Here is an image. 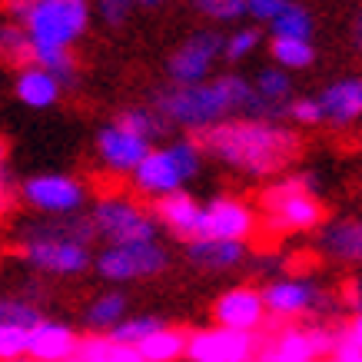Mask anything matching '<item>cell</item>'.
I'll return each instance as SVG.
<instances>
[{"instance_id":"74e56055","label":"cell","mask_w":362,"mask_h":362,"mask_svg":"<svg viewBox=\"0 0 362 362\" xmlns=\"http://www.w3.org/2000/svg\"><path fill=\"white\" fill-rule=\"evenodd\" d=\"M289 7V0H246V21L252 27H269V23L279 17V13Z\"/></svg>"},{"instance_id":"d6a6232c","label":"cell","mask_w":362,"mask_h":362,"mask_svg":"<svg viewBox=\"0 0 362 362\" xmlns=\"http://www.w3.org/2000/svg\"><path fill=\"white\" fill-rule=\"evenodd\" d=\"M163 326V319L160 316H150V313H140V316H127L120 319L117 326H113L107 336H110L113 342H123V346H140L150 332H156Z\"/></svg>"},{"instance_id":"7402d4cb","label":"cell","mask_w":362,"mask_h":362,"mask_svg":"<svg viewBox=\"0 0 362 362\" xmlns=\"http://www.w3.org/2000/svg\"><path fill=\"white\" fill-rule=\"evenodd\" d=\"M153 216L156 223H160V230H166L173 240L180 243H189L197 240V230H199V209H203V203H199L189 189H180V193H170V197L156 199L153 206Z\"/></svg>"},{"instance_id":"4316f807","label":"cell","mask_w":362,"mask_h":362,"mask_svg":"<svg viewBox=\"0 0 362 362\" xmlns=\"http://www.w3.org/2000/svg\"><path fill=\"white\" fill-rule=\"evenodd\" d=\"M313 30H316L313 11L299 0H289V7L269 23V37H279V40H313Z\"/></svg>"},{"instance_id":"4fadbf2b","label":"cell","mask_w":362,"mask_h":362,"mask_svg":"<svg viewBox=\"0 0 362 362\" xmlns=\"http://www.w3.org/2000/svg\"><path fill=\"white\" fill-rule=\"evenodd\" d=\"M150 150H153V143H146L136 133L123 130L117 120L103 123L97 130V136H93V156H97L100 170L110 176H130Z\"/></svg>"},{"instance_id":"30bf717a","label":"cell","mask_w":362,"mask_h":362,"mask_svg":"<svg viewBox=\"0 0 362 362\" xmlns=\"http://www.w3.org/2000/svg\"><path fill=\"white\" fill-rule=\"evenodd\" d=\"M266 303V313L279 322H296V319H309V316H326L336 306V296L326 293L316 279L299 273L289 276H276L259 289Z\"/></svg>"},{"instance_id":"ab89813d","label":"cell","mask_w":362,"mask_h":362,"mask_svg":"<svg viewBox=\"0 0 362 362\" xmlns=\"http://www.w3.org/2000/svg\"><path fill=\"white\" fill-rule=\"evenodd\" d=\"M336 336H339L336 356L339 352H362V316H349L346 322H336Z\"/></svg>"},{"instance_id":"7a4b0ae2","label":"cell","mask_w":362,"mask_h":362,"mask_svg":"<svg viewBox=\"0 0 362 362\" xmlns=\"http://www.w3.org/2000/svg\"><path fill=\"white\" fill-rule=\"evenodd\" d=\"M150 107L163 120L166 130H183L187 136H197V133L223 120H233V117H252L256 97H252L250 77L216 74V77L203 80V83H189V87H176V83L153 87Z\"/></svg>"},{"instance_id":"7c38bea8","label":"cell","mask_w":362,"mask_h":362,"mask_svg":"<svg viewBox=\"0 0 362 362\" xmlns=\"http://www.w3.org/2000/svg\"><path fill=\"white\" fill-rule=\"evenodd\" d=\"M259 233V213L256 203L233 193L209 197L199 209V230L197 240H230V243H250Z\"/></svg>"},{"instance_id":"ffe728a7","label":"cell","mask_w":362,"mask_h":362,"mask_svg":"<svg viewBox=\"0 0 362 362\" xmlns=\"http://www.w3.org/2000/svg\"><path fill=\"white\" fill-rule=\"evenodd\" d=\"M183 256L199 273H233V269L250 263V243L189 240V243H183Z\"/></svg>"},{"instance_id":"603a6c76","label":"cell","mask_w":362,"mask_h":362,"mask_svg":"<svg viewBox=\"0 0 362 362\" xmlns=\"http://www.w3.org/2000/svg\"><path fill=\"white\" fill-rule=\"evenodd\" d=\"M13 97L21 100L27 110H54L60 97H64V87H60V80L54 74L27 64L13 77Z\"/></svg>"},{"instance_id":"cb8c5ba5","label":"cell","mask_w":362,"mask_h":362,"mask_svg":"<svg viewBox=\"0 0 362 362\" xmlns=\"http://www.w3.org/2000/svg\"><path fill=\"white\" fill-rule=\"evenodd\" d=\"M187 339H189L187 329L163 322L160 329L150 332V336L136 346V352L143 356V362H183L187 359Z\"/></svg>"},{"instance_id":"f6af8a7d","label":"cell","mask_w":362,"mask_h":362,"mask_svg":"<svg viewBox=\"0 0 362 362\" xmlns=\"http://www.w3.org/2000/svg\"><path fill=\"white\" fill-rule=\"evenodd\" d=\"M316 362H339V359H332V356H326V359H316Z\"/></svg>"},{"instance_id":"836d02e7","label":"cell","mask_w":362,"mask_h":362,"mask_svg":"<svg viewBox=\"0 0 362 362\" xmlns=\"http://www.w3.org/2000/svg\"><path fill=\"white\" fill-rule=\"evenodd\" d=\"M193 11L209 21L213 27H223V23H240L246 17V0H189Z\"/></svg>"},{"instance_id":"ba28073f","label":"cell","mask_w":362,"mask_h":362,"mask_svg":"<svg viewBox=\"0 0 362 362\" xmlns=\"http://www.w3.org/2000/svg\"><path fill=\"white\" fill-rule=\"evenodd\" d=\"M17 199L23 206L44 216V220H66L80 216L90 206V187L74 173L64 170H47L17 180Z\"/></svg>"},{"instance_id":"ac0fdd59","label":"cell","mask_w":362,"mask_h":362,"mask_svg":"<svg viewBox=\"0 0 362 362\" xmlns=\"http://www.w3.org/2000/svg\"><path fill=\"white\" fill-rule=\"evenodd\" d=\"M252 97H256V107H252V117H266V120H286V107L289 100L296 97V83H293V74H286L279 66H259L250 77Z\"/></svg>"},{"instance_id":"60d3db41","label":"cell","mask_w":362,"mask_h":362,"mask_svg":"<svg viewBox=\"0 0 362 362\" xmlns=\"http://www.w3.org/2000/svg\"><path fill=\"white\" fill-rule=\"evenodd\" d=\"M342 303L352 309V316H362V276H352L342 283Z\"/></svg>"},{"instance_id":"83f0119b","label":"cell","mask_w":362,"mask_h":362,"mask_svg":"<svg viewBox=\"0 0 362 362\" xmlns=\"http://www.w3.org/2000/svg\"><path fill=\"white\" fill-rule=\"evenodd\" d=\"M269 57H273V66H279L286 74H299V70H309L316 64V47H313V40H279V37H269Z\"/></svg>"},{"instance_id":"5b68a950","label":"cell","mask_w":362,"mask_h":362,"mask_svg":"<svg viewBox=\"0 0 362 362\" xmlns=\"http://www.w3.org/2000/svg\"><path fill=\"white\" fill-rule=\"evenodd\" d=\"M256 213H259V226L276 236L313 233L326 223V209L316 197L313 173H283L279 180L266 183L256 199Z\"/></svg>"},{"instance_id":"7bdbcfd3","label":"cell","mask_w":362,"mask_h":362,"mask_svg":"<svg viewBox=\"0 0 362 362\" xmlns=\"http://www.w3.org/2000/svg\"><path fill=\"white\" fill-rule=\"evenodd\" d=\"M136 7H143V11H156V7H163V4H170V0H133Z\"/></svg>"},{"instance_id":"52a82bcc","label":"cell","mask_w":362,"mask_h":362,"mask_svg":"<svg viewBox=\"0 0 362 362\" xmlns=\"http://www.w3.org/2000/svg\"><path fill=\"white\" fill-rule=\"evenodd\" d=\"M90 230L103 246H127V243H156L160 223L153 209L133 193H100L87 206Z\"/></svg>"},{"instance_id":"f1b7e54d","label":"cell","mask_w":362,"mask_h":362,"mask_svg":"<svg viewBox=\"0 0 362 362\" xmlns=\"http://www.w3.org/2000/svg\"><path fill=\"white\" fill-rule=\"evenodd\" d=\"M0 64L13 66V70L30 64V40H27V33H23L21 23H13L4 13H0Z\"/></svg>"},{"instance_id":"d4e9b609","label":"cell","mask_w":362,"mask_h":362,"mask_svg":"<svg viewBox=\"0 0 362 362\" xmlns=\"http://www.w3.org/2000/svg\"><path fill=\"white\" fill-rule=\"evenodd\" d=\"M130 316V299L127 293L120 289H107V293H100V296L90 299V306L83 309V322H87L90 332H100V336H107V332L120 322V319Z\"/></svg>"},{"instance_id":"6da1fadb","label":"cell","mask_w":362,"mask_h":362,"mask_svg":"<svg viewBox=\"0 0 362 362\" xmlns=\"http://www.w3.org/2000/svg\"><path fill=\"white\" fill-rule=\"evenodd\" d=\"M203 160L220 163L223 170L252 180V183H273L293 170L303 156V136L286 120L266 117H233L209 130L197 133Z\"/></svg>"},{"instance_id":"484cf974","label":"cell","mask_w":362,"mask_h":362,"mask_svg":"<svg viewBox=\"0 0 362 362\" xmlns=\"http://www.w3.org/2000/svg\"><path fill=\"white\" fill-rule=\"evenodd\" d=\"M70 362H143V356L136 352V346H123V342H113L110 336L90 332V336H80Z\"/></svg>"},{"instance_id":"e575fe53","label":"cell","mask_w":362,"mask_h":362,"mask_svg":"<svg viewBox=\"0 0 362 362\" xmlns=\"http://www.w3.org/2000/svg\"><path fill=\"white\" fill-rule=\"evenodd\" d=\"M17 206V180L11 170V146L0 136V223L7 220Z\"/></svg>"},{"instance_id":"8992f818","label":"cell","mask_w":362,"mask_h":362,"mask_svg":"<svg viewBox=\"0 0 362 362\" xmlns=\"http://www.w3.org/2000/svg\"><path fill=\"white\" fill-rule=\"evenodd\" d=\"M203 170V150L197 136H176L170 143H156L143 163L130 173V189L136 199H163L170 193L187 189Z\"/></svg>"},{"instance_id":"8fae6325","label":"cell","mask_w":362,"mask_h":362,"mask_svg":"<svg viewBox=\"0 0 362 362\" xmlns=\"http://www.w3.org/2000/svg\"><path fill=\"white\" fill-rule=\"evenodd\" d=\"M223 60V33L216 27H199L187 33L173 54L166 57V83L176 87H189V83H203L213 77L216 64Z\"/></svg>"},{"instance_id":"e0dca14e","label":"cell","mask_w":362,"mask_h":362,"mask_svg":"<svg viewBox=\"0 0 362 362\" xmlns=\"http://www.w3.org/2000/svg\"><path fill=\"white\" fill-rule=\"evenodd\" d=\"M316 342L309 336V326L296 322H279L273 329L259 336L252 362H316Z\"/></svg>"},{"instance_id":"44dd1931","label":"cell","mask_w":362,"mask_h":362,"mask_svg":"<svg viewBox=\"0 0 362 362\" xmlns=\"http://www.w3.org/2000/svg\"><path fill=\"white\" fill-rule=\"evenodd\" d=\"M77 342L80 336L74 326H66L60 319H40L27 332V356L30 362H70Z\"/></svg>"},{"instance_id":"4dcf8cb0","label":"cell","mask_w":362,"mask_h":362,"mask_svg":"<svg viewBox=\"0 0 362 362\" xmlns=\"http://www.w3.org/2000/svg\"><path fill=\"white\" fill-rule=\"evenodd\" d=\"M263 47V30L252 23H236L230 33H223V60L243 64Z\"/></svg>"},{"instance_id":"3957f363","label":"cell","mask_w":362,"mask_h":362,"mask_svg":"<svg viewBox=\"0 0 362 362\" xmlns=\"http://www.w3.org/2000/svg\"><path fill=\"white\" fill-rule=\"evenodd\" d=\"M93 230L87 213L66 216V220H44L37 216L30 223H21L13 233V246L23 266H30L40 276L74 279L83 276L93 266Z\"/></svg>"},{"instance_id":"9a60e30c","label":"cell","mask_w":362,"mask_h":362,"mask_svg":"<svg viewBox=\"0 0 362 362\" xmlns=\"http://www.w3.org/2000/svg\"><path fill=\"white\" fill-rule=\"evenodd\" d=\"M256 346H259V336L206 326V329L189 332L187 362H252Z\"/></svg>"},{"instance_id":"b9f144b4","label":"cell","mask_w":362,"mask_h":362,"mask_svg":"<svg viewBox=\"0 0 362 362\" xmlns=\"http://www.w3.org/2000/svg\"><path fill=\"white\" fill-rule=\"evenodd\" d=\"M349 40H352V50L362 57V7L352 13V23H349Z\"/></svg>"},{"instance_id":"f546056e","label":"cell","mask_w":362,"mask_h":362,"mask_svg":"<svg viewBox=\"0 0 362 362\" xmlns=\"http://www.w3.org/2000/svg\"><path fill=\"white\" fill-rule=\"evenodd\" d=\"M113 120L120 123L123 130H130V133H136V136H143L146 143H153L156 146V140L163 136V120L156 117V110L150 107V103H136V107H127V110H120Z\"/></svg>"},{"instance_id":"d590c367","label":"cell","mask_w":362,"mask_h":362,"mask_svg":"<svg viewBox=\"0 0 362 362\" xmlns=\"http://www.w3.org/2000/svg\"><path fill=\"white\" fill-rule=\"evenodd\" d=\"M286 123L289 127H303V130H309V127H319L322 123V113H319V103L316 97H293L289 100V107H286Z\"/></svg>"},{"instance_id":"1f68e13d","label":"cell","mask_w":362,"mask_h":362,"mask_svg":"<svg viewBox=\"0 0 362 362\" xmlns=\"http://www.w3.org/2000/svg\"><path fill=\"white\" fill-rule=\"evenodd\" d=\"M44 319L40 306L30 296H4L0 299V326H13V329L30 332L37 322Z\"/></svg>"},{"instance_id":"2e32d148","label":"cell","mask_w":362,"mask_h":362,"mask_svg":"<svg viewBox=\"0 0 362 362\" xmlns=\"http://www.w3.org/2000/svg\"><path fill=\"white\" fill-rule=\"evenodd\" d=\"M322 123L332 130H349L362 123V77H339L329 80L316 93Z\"/></svg>"},{"instance_id":"f35d334b","label":"cell","mask_w":362,"mask_h":362,"mask_svg":"<svg viewBox=\"0 0 362 362\" xmlns=\"http://www.w3.org/2000/svg\"><path fill=\"white\" fill-rule=\"evenodd\" d=\"M27 356V329L0 326V362H21Z\"/></svg>"},{"instance_id":"5bb4252c","label":"cell","mask_w":362,"mask_h":362,"mask_svg":"<svg viewBox=\"0 0 362 362\" xmlns=\"http://www.w3.org/2000/svg\"><path fill=\"white\" fill-rule=\"evenodd\" d=\"M266 319L269 313H266L263 293L256 286H233L213 303V326H220V329L259 336L266 329Z\"/></svg>"},{"instance_id":"8d00e7d4","label":"cell","mask_w":362,"mask_h":362,"mask_svg":"<svg viewBox=\"0 0 362 362\" xmlns=\"http://www.w3.org/2000/svg\"><path fill=\"white\" fill-rule=\"evenodd\" d=\"M136 11L133 0H93V17L107 27H127Z\"/></svg>"},{"instance_id":"277c9868","label":"cell","mask_w":362,"mask_h":362,"mask_svg":"<svg viewBox=\"0 0 362 362\" xmlns=\"http://www.w3.org/2000/svg\"><path fill=\"white\" fill-rule=\"evenodd\" d=\"M4 17L21 23L37 54H74L93 21V0H0Z\"/></svg>"},{"instance_id":"9c48e42d","label":"cell","mask_w":362,"mask_h":362,"mask_svg":"<svg viewBox=\"0 0 362 362\" xmlns=\"http://www.w3.org/2000/svg\"><path fill=\"white\" fill-rule=\"evenodd\" d=\"M93 269L110 286L156 279L170 269V250L163 243H127V246H103L93 252Z\"/></svg>"},{"instance_id":"d6986e66","label":"cell","mask_w":362,"mask_h":362,"mask_svg":"<svg viewBox=\"0 0 362 362\" xmlns=\"http://www.w3.org/2000/svg\"><path fill=\"white\" fill-rule=\"evenodd\" d=\"M319 252L339 266H362V213L319 226Z\"/></svg>"},{"instance_id":"ee69618b","label":"cell","mask_w":362,"mask_h":362,"mask_svg":"<svg viewBox=\"0 0 362 362\" xmlns=\"http://www.w3.org/2000/svg\"><path fill=\"white\" fill-rule=\"evenodd\" d=\"M332 359H339V362H362V352H339V356H332Z\"/></svg>"}]
</instances>
